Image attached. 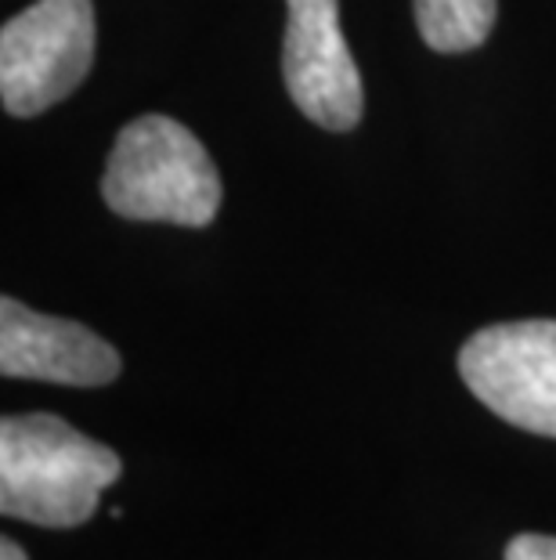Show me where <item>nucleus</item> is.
Returning <instances> with one entry per match:
<instances>
[{
  "label": "nucleus",
  "instance_id": "9",
  "mask_svg": "<svg viewBox=\"0 0 556 560\" xmlns=\"http://www.w3.org/2000/svg\"><path fill=\"white\" fill-rule=\"evenodd\" d=\"M0 560H26V553H22V546L15 539H4L0 542Z\"/></svg>",
  "mask_w": 556,
  "mask_h": 560
},
{
  "label": "nucleus",
  "instance_id": "8",
  "mask_svg": "<svg viewBox=\"0 0 556 560\" xmlns=\"http://www.w3.org/2000/svg\"><path fill=\"white\" fill-rule=\"evenodd\" d=\"M506 560H556V539H549V535H517L506 546Z\"/></svg>",
  "mask_w": 556,
  "mask_h": 560
},
{
  "label": "nucleus",
  "instance_id": "7",
  "mask_svg": "<svg viewBox=\"0 0 556 560\" xmlns=\"http://www.w3.org/2000/svg\"><path fill=\"white\" fill-rule=\"evenodd\" d=\"M412 8L419 37L441 55L473 51L495 26V0H412Z\"/></svg>",
  "mask_w": 556,
  "mask_h": 560
},
{
  "label": "nucleus",
  "instance_id": "3",
  "mask_svg": "<svg viewBox=\"0 0 556 560\" xmlns=\"http://www.w3.org/2000/svg\"><path fill=\"white\" fill-rule=\"evenodd\" d=\"M91 0H37L0 30V98L11 116H37L69 98L94 62Z\"/></svg>",
  "mask_w": 556,
  "mask_h": 560
},
{
  "label": "nucleus",
  "instance_id": "1",
  "mask_svg": "<svg viewBox=\"0 0 556 560\" xmlns=\"http://www.w3.org/2000/svg\"><path fill=\"white\" fill-rule=\"evenodd\" d=\"M123 474L120 456L51 412L0 423V510L44 528H76Z\"/></svg>",
  "mask_w": 556,
  "mask_h": 560
},
{
  "label": "nucleus",
  "instance_id": "5",
  "mask_svg": "<svg viewBox=\"0 0 556 560\" xmlns=\"http://www.w3.org/2000/svg\"><path fill=\"white\" fill-rule=\"evenodd\" d=\"M282 77L297 109L318 127L351 130L362 120V73L340 33L336 0H286Z\"/></svg>",
  "mask_w": 556,
  "mask_h": 560
},
{
  "label": "nucleus",
  "instance_id": "6",
  "mask_svg": "<svg viewBox=\"0 0 556 560\" xmlns=\"http://www.w3.org/2000/svg\"><path fill=\"white\" fill-rule=\"evenodd\" d=\"M0 373L69 387H105L120 376V354L80 322L40 315L15 296L0 301Z\"/></svg>",
  "mask_w": 556,
  "mask_h": 560
},
{
  "label": "nucleus",
  "instance_id": "4",
  "mask_svg": "<svg viewBox=\"0 0 556 560\" xmlns=\"http://www.w3.org/2000/svg\"><path fill=\"white\" fill-rule=\"evenodd\" d=\"M459 376L495 416L556 438V322H499L463 343Z\"/></svg>",
  "mask_w": 556,
  "mask_h": 560
},
{
  "label": "nucleus",
  "instance_id": "2",
  "mask_svg": "<svg viewBox=\"0 0 556 560\" xmlns=\"http://www.w3.org/2000/svg\"><path fill=\"white\" fill-rule=\"evenodd\" d=\"M102 199L130 221L206 229L221 210V174L192 130L152 113L120 130L105 163Z\"/></svg>",
  "mask_w": 556,
  "mask_h": 560
}]
</instances>
